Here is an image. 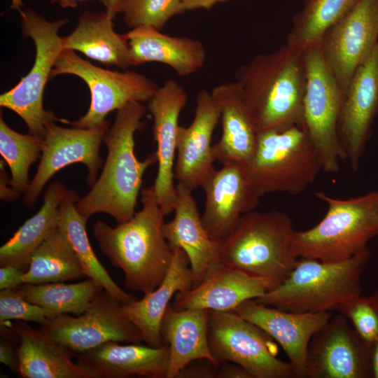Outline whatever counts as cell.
<instances>
[{"instance_id":"cell-37","label":"cell","mask_w":378,"mask_h":378,"mask_svg":"<svg viewBox=\"0 0 378 378\" xmlns=\"http://www.w3.org/2000/svg\"><path fill=\"white\" fill-rule=\"evenodd\" d=\"M346 317L371 348L378 340V290L370 295L354 297L335 309Z\"/></svg>"},{"instance_id":"cell-41","label":"cell","mask_w":378,"mask_h":378,"mask_svg":"<svg viewBox=\"0 0 378 378\" xmlns=\"http://www.w3.org/2000/svg\"><path fill=\"white\" fill-rule=\"evenodd\" d=\"M6 162L4 160L0 162V198L6 202L15 201L18 199L20 192L13 189L10 185V179L5 170Z\"/></svg>"},{"instance_id":"cell-3","label":"cell","mask_w":378,"mask_h":378,"mask_svg":"<svg viewBox=\"0 0 378 378\" xmlns=\"http://www.w3.org/2000/svg\"><path fill=\"white\" fill-rule=\"evenodd\" d=\"M234 78L258 133L302 125L306 85L303 50L286 44L258 54L239 66Z\"/></svg>"},{"instance_id":"cell-34","label":"cell","mask_w":378,"mask_h":378,"mask_svg":"<svg viewBox=\"0 0 378 378\" xmlns=\"http://www.w3.org/2000/svg\"><path fill=\"white\" fill-rule=\"evenodd\" d=\"M358 0H304L302 8L293 19L286 44L304 50L321 43L326 32L356 4Z\"/></svg>"},{"instance_id":"cell-38","label":"cell","mask_w":378,"mask_h":378,"mask_svg":"<svg viewBox=\"0 0 378 378\" xmlns=\"http://www.w3.org/2000/svg\"><path fill=\"white\" fill-rule=\"evenodd\" d=\"M0 324L10 320L33 321L44 326L48 321L43 309L29 302L15 290H0Z\"/></svg>"},{"instance_id":"cell-46","label":"cell","mask_w":378,"mask_h":378,"mask_svg":"<svg viewBox=\"0 0 378 378\" xmlns=\"http://www.w3.org/2000/svg\"><path fill=\"white\" fill-rule=\"evenodd\" d=\"M372 378H378V340L371 346Z\"/></svg>"},{"instance_id":"cell-6","label":"cell","mask_w":378,"mask_h":378,"mask_svg":"<svg viewBox=\"0 0 378 378\" xmlns=\"http://www.w3.org/2000/svg\"><path fill=\"white\" fill-rule=\"evenodd\" d=\"M315 196L327 205L322 220L313 227L295 231L292 247L299 258L340 262L368 248L378 236V197L372 190L349 199H338L324 192Z\"/></svg>"},{"instance_id":"cell-9","label":"cell","mask_w":378,"mask_h":378,"mask_svg":"<svg viewBox=\"0 0 378 378\" xmlns=\"http://www.w3.org/2000/svg\"><path fill=\"white\" fill-rule=\"evenodd\" d=\"M303 51L306 85L302 126L319 155L323 171L337 173L340 161L346 159L338 132L344 94L321 43Z\"/></svg>"},{"instance_id":"cell-27","label":"cell","mask_w":378,"mask_h":378,"mask_svg":"<svg viewBox=\"0 0 378 378\" xmlns=\"http://www.w3.org/2000/svg\"><path fill=\"white\" fill-rule=\"evenodd\" d=\"M209 310L189 308L176 309L171 304L163 316L160 333L170 350L166 378H176L190 363L206 359L219 366L209 344Z\"/></svg>"},{"instance_id":"cell-14","label":"cell","mask_w":378,"mask_h":378,"mask_svg":"<svg viewBox=\"0 0 378 378\" xmlns=\"http://www.w3.org/2000/svg\"><path fill=\"white\" fill-rule=\"evenodd\" d=\"M305 378H372L371 348L337 313L312 336Z\"/></svg>"},{"instance_id":"cell-39","label":"cell","mask_w":378,"mask_h":378,"mask_svg":"<svg viewBox=\"0 0 378 378\" xmlns=\"http://www.w3.org/2000/svg\"><path fill=\"white\" fill-rule=\"evenodd\" d=\"M218 366L206 360H197L188 365L176 378H217Z\"/></svg>"},{"instance_id":"cell-15","label":"cell","mask_w":378,"mask_h":378,"mask_svg":"<svg viewBox=\"0 0 378 378\" xmlns=\"http://www.w3.org/2000/svg\"><path fill=\"white\" fill-rule=\"evenodd\" d=\"M209 173L201 188L204 192L202 223L210 237L220 242L239 218L253 211L262 197L245 164L230 162Z\"/></svg>"},{"instance_id":"cell-1","label":"cell","mask_w":378,"mask_h":378,"mask_svg":"<svg viewBox=\"0 0 378 378\" xmlns=\"http://www.w3.org/2000/svg\"><path fill=\"white\" fill-rule=\"evenodd\" d=\"M141 202L129 220L114 227L97 220L92 233L102 253L123 272L125 287L145 295L164 279L174 250L164 234L165 214L153 185L141 189Z\"/></svg>"},{"instance_id":"cell-30","label":"cell","mask_w":378,"mask_h":378,"mask_svg":"<svg viewBox=\"0 0 378 378\" xmlns=\"http://www.w3.org/2000/svg\"><path fill=\"white\" fill-rule=\"evenodd\" d=\"M67 190L55 181L43 195V204L0 248V266L13 265L26 271L37 248L58 229L60 203Z\"/></svg>"},{"instance_id":"cell-23","label":"cell","mask_w":378,"mask_h":378,"mask_svg":"<svg viewBox=\"0 0 378 378\" xmlns=\"http://www.w3.org/2000/svg\"><path fill=\"white\" fill-rule=\"evenodd\" d=\"M177 198L173 219L165 223L164 234L172 248L186 253L193 274V285L201 281L208 270L220 262V242L206 232L192 191L177 183Z\"/></svg>"},{"instance_id":"cell-42","label":"cell","mask_w":378,"mask_h":378,"mask_svg":"<svg viewBox=\"0 0 378 378\" xmlns=\"http://www.w3.org/2000/svg\"><path fill=\"white\" fill-rule=\"evenodd\" d=\"M0 362L13 371L19 370V358L18 350L7 341L1 340L0 342Z\"/></svg>"},{"instance_id":"cell-11","label":"cell","mask_w":378,"mask_h":378,"mask_svg":"<svg viewBox=\"0 0 378 378\" xmlns=\"http://www.w3.org/2000/svg\"><path fill=\"white\" fill-rule=\"evenodd\" d=\"M71 74L80 78L90 92L87 113L75 121L65 124L78 128L95 127L113 111L134 102H148L158 88V84L134 71H110L93 65L72 50H63L57 57L50 78Z\"/></svg>"},{"instance_id":"cell-45","label":"cell","mask_w":378,"mask_h":378,"mask_svg":"<svg viewBox=\"0 0 378 378\" xmlns=\"http://www.w3.org/2000/svg\"><path fill=\"white\" fill-rule=\"evenodd\" d=\"M105 7L108 15L114 20L116 15L121 12L124 0H100Z\"/></svg>"},{"instance_id":"cell-22","label":"cell","mask_w":378,"mask_h":378,"mask_svg":"<svg viewBox=\"0 0 378 378\" xmlns=\"http://www.w3.org/2000/svg\"><path fill=\"white\" fill-rule=\"evenodd\" d=\"M118 343L108 342L79 353L76 363L93 378H166L170 359L168 344L153 347Z\"/></svg>"},{"instance_id":"cell-18","label":"cell","mask_w":378,"mask_h":378,"mask_svg":"<svg viewBox=\"0 0 378 378\" xmlns=\"http://www.w3.org/2000/svg\"><path fill=\"white\" fill-rule=\"evenodd\" d=\"M378 113V43L369 57L354 72L340 113V143L351 169H358Z\"/></svg>"},{"instance_id":"cell-47","label":"cell","mask_w":378,"mask_h":378,"mask_svg":"<svg viewBox=\"0 0 378 378\" xmlns=\"http://www.w3.org/2000/svg\"><path fill=\"white\" fill-rule=\"evenodd\" d=\"M89 0H51L53 4H58L62 8H75L79 2Z\"/></svg>"},{"instance_id":"cell-33","label":"cell","mask_w":378,"mask_h":378,"mask_svg":"<svg viewBox=\"0 0 378 378\" xmlns=\"http://www.w3.org/2000/svg\"><path fill=\"white\" fill-rule=\"evenodd\" d=\"M84 269L67 239L59 230L52 232L33 254L23 284H48L80 279Z\"/></svg>"},{"instance_id":"cell-35","label":"cell","mask_w":378,"mask_h":378,"mask_svg":"<svg viewBox=\"0 0 378 378\" xmlns=\"http://www.w3.org/2000/svg\"><path fill=\"white\" fill-rule=\"evenodd\" d=\"M43 144L42 137L13 130L1 115L0 154L10 168L11 186L20 193L29 187V169L41 158Z\"/></svg>"},{"instance_id":"cell-5","label":"cell","mask_w":378,"mask_h":378,"mask_svg":"<svg viewBox=\"0 0 378 378\" xmlns=\"http://www.w3.org/2000/svg\"><path fill=\"white\" fill-rule=\"evenodd\" d=\"M294 232L291 218L284 211H249L220 242V262L278 286L299 259L292 247Z\"/></svg>"},{"instance_id":"cell-48","label":"cell","mask_w":378,"mask_h":378,"mask_svg":"<svg viewBox=\"0 0 378 378\" xmlns=\"http://www.w3.org/2000/svg\"><path fill=\"white\" fill-rule=\"evenodd\" d=\"M376 191H377V197H378V188H377V190H376Z\"/></svg>"},{"instance_id":"cell-2","label":"cell","mask_w":378,"mask_h":378,"mask_svg":"<svg viewBox=\"0 0 378 378\" xmlns=\"http://www.w3.org/2000/svg\"><path fill=\"white\" fill-rule=\"evenodd\" d=\"M146 108L142 102H134L117 110L103 141L108 154L102 172L90 190L76 203L77 211L87 221L97 213L110 215L118 223L134 215L143 176L158 162L155 152L143 160L134 153V135L144 127Z\"/></svg>"},{"instance_id":"cell-40","label":"cell","mask_w":378,"mask_h":378,"mask_svg":"<svg viewBox=\"0 0 378 378\" xmlns=\"http://www.w3.org/2000/svg\"><path fill=\"white\" fill-rule=\"evenodd\" d=\"M25 270L13 265L1 266L0 290H15L22 284Z\"/></svg>"},{"instance_id":"cell-17","label":"cell","mask_w":378,"mask_h":378,"mask_svg":"<svg viewBox=\"0 0 378 378\" xmlns=\"http://www.w3.org/2000/svg\"><path fill=\"white\" fill-rule=\"evenodd\" d=\"M188 100L185 88L175 79L167 80L147 102L153 119L157 144L158 173L153 187L158 204L165 215L174 211L177 189L174 185L178 118Z\"/></svg>"},{"instance_id":"cell-13","label":"cell","mask_w":378,"mask_h":378,"mask_svg":"<svg viewBox=\"0 0 378 378\" xmlns=\"http://www.w3.org/2000/svg\"><path fill=\"white\" fill-rule=\"evenodd\" d=\"M121 303L103 289L80 315L62 314L41 329L69 351L81 353L108 342L141 344L136 326L121 314Z\"/></svg>"},{"instance_id":"cell-28","label":"cell","mask_w":378,"mask_h":378,"mask_svg":"<svg viewBox=\"0 0 378 378\" xmlns=\"http://www.w3.org/2000/svg\"><path fill=\"white\" fill-rule=\"evenodd\" d=\"M19 338L18 372L22 378H93L74 363L69 351L41 328L22 321L10 326Z\"/></svg>"},{"instance_id":"cell-20","label":"cell","mask_w":378,"mask_h":378,"mask_svg":"<svg viewBox=\"0 0 378 378\" xmlns=\"http://www.w3.org/2000/svg\"><path fill=\"white\" fill-rule=\"evenodd\" d=\"M220 119V108L211 92L201 90L197 94L192 122L188 127H178L174 178L192 192L202 186L214 169L211 139Z\"/></svg>"},{"instance_id":"cell-19","label":"cell","mask_w":378,"mask_h":378,"mask_svg":"<svg viewBox=\"0 0 378 378\" xmlns=\"http://www.w3.org/2000/svg\"><path fill=\"white\" fill-rule=\"evenodd\" d=\"M234 312L255 324L281 346L296 378L306 377L307 351L312 336L331 318V312L297 313L248 300Z\"/></svg>"},{"instance_id":"cell-7","label":"cell","mask_w":378,"mask_h":378,"mask_svg":"<svg viewBox=\"0 0 378 378\" xmlns=\"http://www.w3.org/2000/svg\"><path fill=\"white\" fill-rule=\"evenodd\" d=\"M246 167L261 197L273 192L298 195L323 170L319 155L302 125L258 133L254 153Z\"/></svg>"},{"instance_id":"cell-32","label":"cell","mask_w":378,"mask_h":378,"mask_svg":"<svg viewBox=\"0 0 378 378\" xmlns=\"http://www.w3.org/2000/svg\"><path fill=\"white\" fill-rule=\"evenodd\" d=\"M103 289L95 280L87 277L70 284H24L15 290L29 302L41 307L47 318L51 320L62 314L80 315Z\"/></svg>"},{"instance_id":"cell-25","label":"cell","mask_w":378,"mask_h":378,"mask_svg":"<svg viewBox=\"0 0 378 378\" xmlns=\"http://www.w3.org/2000/svg\"><path fill=\"white\" fill-rule=\"evenodd\" d=\"M125 35L131 66L160 62L183 77L197 72L205 64L206 50L198 39L168 35L153 27L144 25L132 28Z\"/></svg>"},{"instance_id":"cell-8","label":"cell","mask_w":378,"mask_h":378,"mask_svg":"<svg viewBox=\"0 0 378 378\" xmlns=\"http://www.w3.org/2000/svg\"><path fill=\"white\" fill-rule=\"evenodd\" d=\"M18 10L23 36L31 38L35 45V59L29 73L15 87L1 94L0 106L18 114L26 123L29 134L43 138L48 123L63 120L45 110L43 97L55 62L63 50L59 30L69 20L49 22L31 8Z\"/></svg>"},{"instance_id":"cell-24","label":"cell","mask_w":378,"mask_h":378,"mask_svg":"<svg viewBox=\"0 0 378 378\" xmlns=\"http://www.w3.org/2000/svg\"><path fill=\"white\" fill-rule=\"evenodd\" d=\"M173 250L170 267L161 284L143 298L121 304L122 315L139 330L143 342L153 347L166 344L160 333V325L172 298L193 285V274L186 253L180 248Z\"/></svg>"},{"instance_id":"cell-16","label":"cell","mask_w":378,"mask_h":378,"mask_svg":"<svg viewBox=\"0 0 378 378\" xmlns=\"http://www.w3.org/2000/svg\"><path fill=\"white\" fill-rule=\"evenodd\" d=\"M378 43V0H358L325 34L323 52L345 94L358 67Z\"/></svg>"},{"instance_id":"cell-21","label":"cell","mask_w":378,"mask_h":378,"mask_svg":"<svg viewBox=\"0 0 378 378\" xmlns=\"http://www.w3.org/2000/svg\"><path fill=\"white\" fill-rule=\"evenodd\" d=\"M276 286L270 279L253 276L219 262L208 270L197 285L176 293L172 305L176 309L232 311L242 302L258 298Z\"/></svg>"},{"instance_id":"cell-36","label":"cell","mask_w":378,"mask_h":378,"mask_svg":"<svg viewBox=\"0 0 378 378\" xmlns=\"http://www.w3.org/2000/svg\"><path fill=\"white\" fill-rule=\"evenodd\" d=\"M185 11L181 0H124L120 13L129 27L144 25L161 30L170 19Z\"/></svg>"},{"instance_id":"cell-29","label":"cell","mask_w":378,"mask_h":378,"mask_svg":"<svg viewBox=\"0 0 378 378\" xmlns=\"http://www.w3.org/2000/svg\"><path fill=\"white\" fill-rule=\"evenodd\" d=\"M113 19L106 11L81 13L76 28L62 37L63 50L78 51L87 57L122 69L131 66L125 34L116 33Z\"/></svg>"},{"instance_id":"cell-4","label":"cell","mask_w":378,"mask_h":378,"mask_svg":"<svg viewBox=\"0 0 378 378\" xmlns=\"http://www.w3.org/2000/svg\"><path fill=\"white\" fill-rule=\"evenodd\" d=\"M370 255L366 248L340 262L299 258L282 283L255 300L292 312H332L361 294V277Z\"/></svg>"},{"instance_id":"cell-43","label":"cell","mask_w":378,"mask_h":378,"mask_svg":"<svg viewBox=\"0 0 378 378\" xmlns=\"http://www.w3.org/2000/svg\"><path fill=\"white\" fill-rule=\"evenodd\" d=\"M217 378H252L241 366L230 362L220 363Z\"/></svg>"},{"instance_id":"cell-44","label":"cell","mask_w":378,"mask_h":378,"mask_svg":"<svg viewBox=\"0 0 378 378\" xmlns=\"http://www.w3.org/2000/svg\"><path fill=\"white\" fill-rule=\"evenodd\" d=\"M232 0H181L185 10L196 9H211L216 4L225 3Z\"/></svg>"},{"instance_id":"cell-12","label":"cell","mask_w":378,"mask_h":378,"mask_svg":"<svg viewBox=\"0 0 378 378\" xmlns=\"http://www.w3.org/2000/svg\"><path fill=\"white\" fill-rule=\"evenodd\" d=\"M110 127L104 120L90 128H70L55 122L46 125L42 153L35 175L24 195V204L33 208L42 190L50 178L62 168L82 163L88 169L87 183L92 187L98 178L102 164L99 148Z\"/></svg>"},{"instance_id":"cell-26","label":"cell","mask_w":378,"mask_h":378,"mask_svg":"<svg viewBox=\"0 0 378 378\" xmlns=\"http://www.w3.org/2000/svg\"><path fill=\"white\" fill-rule=\"evenodd\" d=\"M211 93L220 108L223 127L219 141L213 145L215 159L222 164L246 165L255 151L258 130L242 91L233 81L216 86Z\"/></svg>"},{"instance_id":"cell-10","label":"cell","mask_w":378,"mask_h":378,"mask_svg":"<svg viewBox=\"0 0 378 378\" xmlns=\"http://www.w3.org/2000/svg\"><path fill=\"white\" fill-rule=\"evenodd\" d=\"M208 337L218 364H237L252 378H296L290 363L277 358L274 340L234 312L209 310Z\"/></svg>"},{"instance_id":"cell-31","label":"cell","mask_w":378,"mask_h":378,"mask_svg":"<svg viewBox=\"0 0 378 378\" xmlns=\"http://www.w3.org/2000/svg\"><path fill=\"white\" fill-rule=\"evenodd\" d=\"M79 198L76 191L67 189L59 206V230L76 254L87 277L98 282L121 304L136 300L135 295L122 290L113 280L95 255L86 231L87 220L76 209Z\"/></svg>"}]
</instances>
